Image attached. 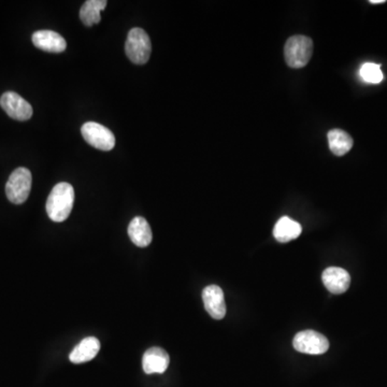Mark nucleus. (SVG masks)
Masks as SVG:
<instances>
[{
	"mask_svg": "<svg viewBox=\"0 0 387 387\" xmlns=\"http://www.w3.org/2000/svg\"><path fill=\"white\" fill-rule=\"evenodd\" d=\"M75 203V189L69 183L56 184L48 195L46 201V213L53 222L66 221L73 211Z\"/></svg>",
	"mask_w": 387,
	"mask_h": 387,
	"instance_id": "1",
	"label": "nucleus"
},
{
	"mask_svg": "<svg viewBox=\"0 0 387 387\" xmlns=\"http://www.w3.org/2000/svg\"><path fill=\"white\" fill-rule=\"evenodd\" d=\"M313 53V42L306 36H293L286 42L284 56L290 68H302L310 62Z\"/></svg>",
	"mask_w": 387,
	"mask_h": 387,
	"instance_id": "2",
	"label": "nucleus"
},
{
	"mask_svg": "<svg viewBox=\"0 0 387 387\" xmlns=\"http://www.w3.org/2000/svg\"><path fill=\"white\" fill-rule=\"evenodd\" d=\"M125 51L127 58L134 64L144 65L150 60L152 44L150 37L142 28H132L128 33Z\"/></svg>",
	"mask_w": 387,
	"mask_h": 387,
	"instance_id": "3",
	"label": "nucleus"
},
{
	"mask_svg": "<svg viewBox=\"0 0 387 387\" xmlns=\"http://www.w3.org/2000/svg\"><path fill=\"white\" fill-rule=\"evenodd\" d=\"M33 176L27 168L20 167L14 170L6 184L8 199L14 205H22L31 194Z\"/></svg>",
	"mask_w": 387,
	"mask_h": 387,
	"instance_id": "4",
	"label": "nucleus"
},
{
	"mask_svg": "<svg viewBox=\"0 0 387 387\" xmlns=\"http://www.w3.org/2000/svg\"><path fill=\"white\" fill-rule=\"evenodd\" d=\"M82 136L88 144L100 151H111L115 147V137L104 125L88 122L81 128Z\"/></svg>",
	"mask_w": 387,
	"mask_h": 387,
	"instance_id": "5",
	"label": "nucleus"
},
{
	"mask_svg": "<svg viewBox=\"0 0 387 387\" xmlns=\"http://www.w3.org/2000/svg\"><path fill=\"white\" fill-rule=\"evenodd\" d=\"M293 346L296 351L306 354L319 355L327 352L329 341L324 334L314 330H304L298 332L293 340Z\"/></svg>",
	"mask_w": 387,
	"mask_h": 387,
	"instance_id": "6",
	"label": "nucleus"
},
{
	"mask_svg": "<svg viewBox=\"0 0 387 387\" xmlns=\"http://www.w3.org/2000/svg\"><path fill=\"white\" fill-rule=\"evenodd\" d=\"M0 106L11 119L27 121L33 117V107L14 92H7L0 98Z\"/></svg>",
	"mask_w": 387,
	"mask_h": 387,
	"instance_id": "7",
	"label": "nucleus"
},
{
	"mask_svg": "<svg viewBox=\"0 0 387 387\" xmlns=\"http://www.w3.org/2000/svg\"><path fill=\"white\" fill-rule=\"evenodd\" d=\"M324 285L332 294H344L350 287L351 277L348 271L339 267H329L322 275Z\"/></svg>",
	"mask_w": 387,
	"mask_h": 387,
	"instance_id": "8",
	"label": "nucleus"
},
{
	"mask_svg": "<svg viewBox=\"0 0 387 387\" xmlns=\"http://www.w3.org/2000/svg\"><path fill=\"white\" fill-rule=\"evenodd\" d=\"M203 300L206 310L213 319H222L226 314L224 293L220 286L209 285L203 290Z\"/></svg>",
	"mask_w": 387,
	"mask_h": 387,
	"instance_id": "9",
	"label": "nucleus"
},
{
	"mask_svg": "<svg viewBox=\"0 0 387 387\" xmlns=\"http://www.w3.org/2000/svg\"><path fill=\"white\" fill-rule=\"evenodd\" d=\"M36 48L50 53H62L66 50L67 42L63 36L53 31H38L33 35Z\"/></svg>",
	"mask_w": 387,
	"mask_h": 387,
	"instance_id": "10",
	"label": "nucleus"
},
{
	"mask_svg": "<svg viewBox=\"0 0 387 387\" xmlns=\"http://www.w3.org/2000/svg\"><path fill=\"white\" fill-rule=\"evenodd\" d=\"M170 357L161 348H151L143 355V371L147 374L164 373L169 366Z\"/></svg>",
	"mask_w": 387,
	"mask_h": 387,
	"instance_id": "11",
	"label": "nucleus"
},
{
	"mask_svg": "<svg viewBox=\"0 0 387 387\" xmlns=\"http://www.w3.org/2000/svg\"><path fill=\"white\" fill-rule=\"evenodd\" d=\"M128 235L132 243L139 248H145L152 242V229L148 221L141 216H137L130 222L128 226Z\"/></svg>",
	"mask_w": 387,
	"mask_h": 387,
	"instance_id": "12",
	"label": "nucleus"
},
{
	"mask_svg": "<svg viewBox=\"0 0 387 387\" xmlns=\"http://www.w3.org/2000/svg\"><path fill=\"white\" fill-rule=\"evenodd\" d=\"M100 350V342L95 336L83 339L69 355V359L73 364L86 363L96 357Z\"/></svg>",
	"mask_w": 387,
	"mask_h": 387,
	"instance_id": "13",
	"label": "nucleus"
},
{
	"mask_svg": "<svg viewBox=\"0 0 387 387\" xmlns=\"http://www.w3.org/2000/svg\"><path fill=\"white\" fill-rule=\"evenodd\" d=\"M302 233V227L299 223L292 220L288 216H283L277 221L273 229L275 239L282 243L297 239Z\"/></svg>",
	"mask_w": 387,
	"mask_h": 387,
	"instance_id": "14",
	"label": "nucleus"
},
{
	"mask_svg": "<svg viewBox=\"0 0 387 387\" xmlns=\"http://www.w3.org/2000/svg\"><path fill=\"white\" fill-rule=\"evenodd\" d=\"M327 137L330 151L336 157H344L346 153L350 152L354 144L352 137L344 130H330Z\"/></svg>",
	"mask_w": 387,
	"mask_h": 387,
	"instance_id": "15",
	"label": "nucleus"
},
{
	"mask_svg": "<svg viewBox=\"0 0 387 387\" xmlns=\"http://www.w3.org/2000/svg\"><path fill=\"white\" fill-rule=\"evenodd\" d=\"M106 0H88L80 10V18L85 26L98 24L102 20V11L107 7Z\"/></svg>",
	"mask_w": 387,
	"mask_h": 387,
	"instance_id": "16",
	"label": "nucleus"
},
{
	"mask_svg": "<svg viewBox=\"0 0 387 387\" xmlns=\"http://www.w3.org/2000/svg\"><path fill=\"white\" fill-rule=\"evenodd\" d=\"M359 75L366 83L378 84L383 81V73L380 65L374 64V63L364 64L359 70Z\"/></svg>",
	"mask_w": 387,
	"mask_h": 387,
	"instance_id": "17",
	"label": "nucleus"
},
{
	"mask_svg": "<svg viewBox=\"0 0 387 387\" xmlns=\"http://www.w3.org/2000/svg\"><path fill=\"white\" fill-rule=\"evenodd\" d=\"M370 4H372V5H381V4H385V0H370Z\"/></svg>",
	"mask_w": 387,
	"mask_h": 387,
	"instance_id": "18",
	"label": "nucleus"
}]
</instances>
